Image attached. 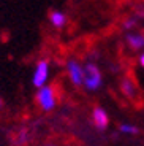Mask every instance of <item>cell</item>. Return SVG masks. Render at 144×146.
<instances>
[{"label":"cell","instance_id":"cell-1","mask_svg":"<svg viewBox=\"0 0 144 146\" xmlns=\"http://www.w3.org/2000/svg\"><path fill=\"white\" fill-rule=\"evenodd\" d=\"M83 86L89 92H97L103 86V73L97 62L87 60L84 64V81Z\"/></svg>","mask_w":144,"mask_h":146},{"label":"cell","instance_id":"cell-2","mask_svg":"<svg viewBox=\"0 0 144 146\" xmlns=\"http://www.w3.org/2000/svg\"><path fill=\"white\" fill-rule=\"evenodd\" d=\"M51 78V62L48 59H40L35 64L32 72V86L35 89H40L43 86H48Z\"/></svg>","mask_w":144,"mask_h":146},{"label":"cell","instance_id":"cell-3","mask_svg":"<svg viewBox=\"0 0 144 146\" xmlns=\"http://www.w3.org/2000/svg\"><path fill=\"white\" fill-rule=\"evenodd\" d=\"M36 103H38V106H40L41 110H43L44 113H49V111H52V110L55 108V105H57V94H55L54 88L52 86H43V88L36 89Z\"/></svg>","mask_w":144,"mask_h":146},{"label":"cell","instance_id":"cell-4","mask_svg":"<svg viewBox=\"0 0 144 146\" xmlns=\"http://www.w3.org/2000/svg\"><path fill=\"white\" fill-rule=\"evenodd\" d=\"M65 72L73 86H83L84 81V64L76 57H70L65 62Z\"/></svg>","mask_w":144,"mask_h":146},{"label":"cell","instance_id":"cell-5","mask_svg":"<svg viewBox=\"0 0 144 146\" xmlns=\"http://www.w3.org/2000/svg\"><path fill=\"white\" fill-rule=\"evenodd\" d=\"M125 44L131 51H144V32L130 30L125 33Z\"/></svg>","mask_w":144,"mask_h":146},{"label":"cell","instance_id":"cell-6","mask_svg":"<svg viewBox=\"0 0 144 146\" xmlns=\"http://www.w3.org/2000/svg\"><path fill=\"white\" fill-rule=\"evenodd\" d=\"M92 121H94V124L97 129L100 130H104V129L109 125V114L108 111L101 106H95L94 111H92Z\"/></svg>","mask_w":144,"mask_h":146},{"label":"cell","instance_id":"cell-7","mask_svg":"<svg viewBox=\"0 0 144 146\" xmlns=\"http://www.w3.org/2000/svg\"><path fill=\"white\" fill-rule=\"evenodd\" d=\"M48 21H49L51 27H54V29L60 30L67 26V22H68V18H67V13L62 10H51L49 15H48Z\"/></svg>","mask_w":144,"mask_h":146},{"label":"cell","instance_id":"cell-8","mask_svg":"<svg viewBox=\"0 0 144 146\" xmlns=\"http://www.w3.org/2000/svg\"><path fill=\"white\" fill-rule=\"evenodd\" d=\"M120 91H122V94L125 97L133 99L135 95H136V84H135V81L131 78H124L120 81Z\"/></svg>","mask_w":144,"mask_h":146},{"label":"cell","instance_id":"cell-9","mask_svg":"<svg viewBox=\"0 0 144 146\" xmlns=\"http://www.w3.org/2000/svg\"><path fill=\"white\" fill-rule=\"evenodd\" d=\"M119 130L120 133H124V135H136L138 133V127L133 124H128V122H124V124L119 125Z\"/></svg>","mask_w":144,"mask_h":146},{"label":"cell","instance_id":"cell-10","mask_svg":"<svg viewBox=\"0 0 144 146\" xmlns=\"http://www.w3.org/2000/svg\"><path fill=\"white\" fill-rule=\"evenodd\" d=\"M138 64H139V67H143V68H144V51L138 56Z\"/></svg>","mask_w":144,"mask_h":146},{"label":"cell","instance_id":"cell-11","mask_svg":"<svg viewBox=\"0 0 144 146\" xmlns=\"http://www.w3.org/2000/svg\"><path fill=\"white\" fill-rule=\"evenodd\" d=\"M0 108H2V99H0Z\"/></svg>","mask_w":144,"mask_h":146},{"label":"cell","instance_id":"cell-12","mask_svg":"<svg viewBox=\"0 0 144 146\" xmlns=\"http://www.w3.org/2000/svg\"><path fill=\"white\" fill-rule=\"evenodd\" d=\"M44 146H54V145H44Z\"/></svg>","mask_w":144,"mask_h":146}]
</instances>
